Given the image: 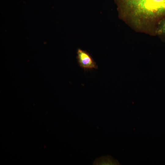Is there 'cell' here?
<instances>
[{
  "label": "cell",
  "mask_w": 165,
  "mask_h": 165,
  "mask_svg": "<svg viewBox=\"0 0 165 165\" xmlns=\"http://www.w3.org/2000/svg\"><path fill=\"white\" fill-rule=\"evenodd\" d=\"M119 17L138 29L155 34L165 17V0H115Z\"/></svg>",
  "instance_id": "obj_1"
},
{
  "label": "cell",
  "mask_w": 165,
  "mask_h": 165,
  "mask_svg": "<svg viewBox=\"0 0 165 165\" xmlns=\"http://www.w3.org/2000/svg\"><path fill=\"white\" fill-rule=\"evenodd\" d=\"M77 54V61L81 67L85 69H97L98 66L96 62L90 54L86 51L78 48Z\"/></svg>",
  "instance_id": "obj_2"
},
{
  "label": "cell",
  "mask_w": 165,
  "mask_h": 165,
  "mask_svg": "<svg viewBox=\"0 0 165 165\" xmlns=\"http://www.w3.org/2000/svg\"><path fill=\"white\" fill-rule=\"evenodd\" d=\"M93 165H119L118 161L109 156H102L96 159Z\"/></svg>",
  "instance_id": "obj_3"
},
{
  "label": "cell",
  "mask_w": 165,
  "mask_h": 165,
  "mask_svg": "<svg viewBox=\"0 0 165 165\" xmlns=\"http://www.w3.org/2000/svg\"><path fill=\"white\" fill-rule=\"evenodd\" d=\"M155 34L165 38V17L160 20L157 24Z\"/></svg>",
  "instance_id": "obj_4"
}]
</instances>
